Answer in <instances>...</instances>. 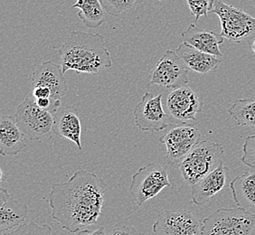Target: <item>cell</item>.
Segmentation results:
<instances>
[{"label": "cell", "mask_w": 255, "mask_h": 235, "mask_svg": "<svg viewBox=\"0 0 255 235\" xmlns=\"http://www.w3.org/2000/svg\"><path fill=\"white\" fill-rule=\"evenodd\" d=\"M228 113L239 126L255 128V99H239L232 103Z\"/></svg>", "instance_id": "7402d4cb"}, {"label": "cell", "mask_w": 255, "mask_h": 235, "mask_svg": "<svg viewBox=\"0 0 255 235\" xmlns=\"http://www.w3.org/2000/svg\"><path fill=\"white\" fill-rule=\"evenodd\" d=\"M176 52L187 67L197 74H205L213 72L222 63L220 57L202 52L186 42L179 44Z\"/></svg>", "instance_id": "ac0fdd59"}, {"label": "cell", "mask_w": 255, "mask_h": 235, "mask_svg": "<svg viewBox=\"0 0 255 235\" xmlns=\"http://www.w3.org/2000/svg\"><path fill=\"white\" fill-rule=\"evenodd\" d=\"M33 97L34 99L40 98H52V92L49 88L44 87V86H34L33 90Z\"/></svg>", "instance_id": "83f0119b"}, {"label": "cell", "mask_w": 255, "mask_h": 235, "mask_svg": "<svg viewBox=\"0 0 255 235\" xmlns=\"http://www.w3.org/2000/svg\"><path fill=\"white\" fill-rule=\"evenodd\" d=\"M187 68L176 51L167 50L151 70L150 84L171 90L183 87L189 82Z\"/></svg>", "instance_id": "ba28073f"}, {"label": "cell", "mask_w": 255, "mask_h": 235, "mask_svg": "<svg viewBox=\"0 0 255 235\" xmlns=\"http://www.w3.org/2000/svg\"><path fill=\"white\" fill-rule=\"evenodd\" d=\"M28 206L16 200L5 188L0 189V232L5 233L25 224Z\"/></svg>", "instance_id": "2e32d148"}, {"label": "cell", "mask_w": 255, "mask_h": 235, "mask_svg": "<svg viewBox=\"0 0 255 235\" xmlns=\"http://www.w3.org/2000/svg\"><path fill=\"white\" fill-rule=\"evenodd\" d=\"M149 2L154 5H161L166 2V0H149Z\"/></svg>", "instance_id": "f546056e"}, {"label": "cell", "mask_w": 255, "mask_h": 235, "mask_svg": "<svg viewBox=\"0 0 255 235\" xmlns=\"http://www.w3.org/2000/svg\"><path fill=\"white\" fill-rule=\"evenodd\" d=\"M229 178V168L224 162L214 171L191 186V200L196 206H203L225 189Z\"/></svg>", "instance_id": "4fadbf2b"}, {"label": "cell", "mask_w": 255, "mask_h": 235, "mask_svg": "<svg viewBox=\"0 0 255 235\" xmlns=\"http://www.w3.org/2000/svg\"><path fill=\"white\" fill-rule=\"evenodd\" d=\"M170 186L167 167L158 163H149L133 175L129 194L137 206H140L156 197L164 188Z\"/></svg>", "instance_id": "8992f818"}, {"label": "cell", "mask_w": 255, "mask_h": 235, "mask_svg": "<svg viewBox=\"0 0 255 235\" xmlns=\"http://www.w3.org/2000/svg\"><path fill=\"white\" fill-rule=\"evenodd\" d=\"M78 235H109V233L105 230L104 227H100L98 229L94 231H80Z\"/></svg>", "instance_id": "f1b7e54d"}, {"label": "cell", "mask_w": 255, "mask_h": 235, "mask_svg": "<svg viewBox=\"0 0 255 235\" xmlns=\"http://www.w3.org/2000/svg\"><path fill=\"white\" fill-rule=\"evenodd\" d=\"M252 49H253L254 53L255 54V39L254 40V42H253V44H252Z\"/></svg>", "instance_id": "4dcf8cb0"}, {"label": "cell", "mask_w": 255, "mask_h": 235, "mask_svg": "<svg viewBox=\"0 0 255 235\" xmlns=\"http://www.w3.org/2000/svg\"><path fill=\"white\" fill-rule=\"evenodd\" d=\"M53 132L58 136L74 142L79 150L82 146V123L79 113L73 106H64L54 113Z\"/></svg>", "instance_id": "9a60e30c"}, {"label": "cell", "mask_w": 255, "mask_h": 235, "mask_svg": "<svg viewBox=\"0 0 255 235\" xmlns=\"http://www.w3.org/2000/svg\"><path fill=\"white\" fill-rule=\"evenodd\" d=\"M32 83L34 86L47 87L52 92L53 99L61 101L67 92V82L60 64L45 61L36 66L33 72Z\"/></svg>", "instance_id": "5bb4252c"}, {"label": "cell", "mask_w": 255, "mask_h": 235, "mask_svg": "<svg viewBox=\"0 0 255 235\" xmlns=\"http://www.w3.org/2000/svg\"><path fill=\"white\" fill-rule=\"evenodd\" d=\"M210 13L216 14L221 24V35L235 43H242L255 34V17L241 8L216 0Z\"/></svg>", "instance_id": "5b68a950"}, {"label": "cell", "mask_w": 255, "mask_h": 235, "mask_svg": "<svg viewBox=\"0 0 255 235\" xmlns=\"http://www.w3.org/2000/svg\"><path fill=\"white\" fill-rule=\"evenodd\" d=\"M202 105L199 93L187 85L172 90L167 98L168 113L182 123L196 120V115L201 111Z\"/></svg>", "instance_id": "7c38bea8"}, {"label": "cell", "mask_w": 255, "mask_h": 235, "mask_svg": "<svg viewBox=\"0 0 255 235\" xmlns=\"http://www.w3.org/2000/svg\"><path fill=\"white\" fill-rule=\"evenodd\" d=\"M201 139V133L197 127L183 123L172 127L159 137V142L167 147V157L171 164H179Z\"/></svg>", "instance_id": "8fae6325"}, {"label": "cell", "mask_w": 255, "mask_h": 235, "mask_svg": "<svg viewBox=\"0 0 255 235\" xmlns=\"http://www.w3.org/2000/svg\"><path fill=\"white\" fill-rule=\"evenodd\" d=\"M230 189L236 206L255 207V172H246L230 183Z\"/></svg>", "instance_id": "ffe728a7"}, {"label": "cell", "mask_w": 255, "mask_h": 235, "mask_svg": "<svg viewBox=\"0 0 255 235\" xmlns=\"http://www.w3.org/2000/svg\"><path fill=\"white\" fill-rule=\"evenodd\" d=\"M15 118L22 131L31 140L45 137L53 131V114L40 109L35 104L33 95L26 97L17 106Z\"/></svg>", "instance_id": "52a82bcc"}, {"label": "cell", "mask_w": 255, "mask_h": 235, "mask_svg": "<svg viewBox=\"0 0 255 235\" xmlns=\"http://www.w3.org/2000/svg\"><path fill=\"white\" fill-rule=\"evenodd\" d=\"M144 0H102L103 6L109 15L117 16L134 6L142 3Z\"/></svg>", "instance_id": "cb8c5ba5"}, {"label": "cell", "mask_w": 255, "mask_h": 235, "mask_svg": "<svg viewBox=\"0 0 255 235\" xmlns=\"http://www.w3.org/2000/svg\"><path fill=\"white\" fill-rule=\"evenodd\" d=\"M25 147V133L16 123L15 117L2 116L0 119V154L15 156Z\"/></svg>", "instance_id": "e0dca14e"}, {"label": "cell", "mask_w": 255, "mask_h": 235, "mask_svg": "<svg viewBox=\"0 0 255 235\" xmlns=\"http://www.w3.org/2000/svg\"><path fill=\"white\" fill-rule=\"evenodd\" d=\"M203 235H255V215L246 208H219L203 220Z\"/></svg>", "instance_id": "277c9868"}, {"label": "cell", "mask_w": 255, "mask_h": 235, "mask_svg": "<svg viewBox=\"0 0 255 235\" xmlns=\"http://www.w3.org/2000/svg\"><path fill=\"white\" fill-rule=\"evenodd\" d=\"M108 185L93 172L81 169L68 181L52 186L49 204L52 217L64 230L79 233L97 223L102 215Z\"/></svg>", "instance_id": "6da1fadb"}, {"label": "cell", "mask_w": 255, "mask_h": 235, "mask_svg": "<svg viewBox=\"0 0 255 235\" xmlns=\"http://www.w3.org/2000/svg\"><path fill=\"white\" fill-rule=\"evenodd\" d=\"M71 7L80 10L78 17L89 29H97L108 21L109 13L102 0H77Z\"/></svg>", "instance_id": "44dd1931"}, {"label": "cell", "mask_w": 255, "mask_h": 235, "mask_svg": "<svg viewBox=\"0 0 255 235\" xmlns=\"http://www.w3.org/2000/svg\"><path fill=\"white\" fill-rule=\"evenodd\" d=\"M2 235H53V229L48 225L40 226L34 221H30Z\"/></svg>", "instance_id": "603a6c76"}, {"label": "cell", "mask_w": 255, "mask_h": 235, "mask_svg": "<svg viewBox=\"0 0 255 235\" xmlns=\"http://www.w3.org/2000/svg\"><path fill=\"white\" fill-rule=\"evenodd\" d=\"M203 223L187 210H163L153 225L154 235H203Z\"/></svg>", "instance_id": "9c48e42d"}, {"label": "cell", "mask_w": 255, "mask_h": 235, "mask_svg": "<svg viewBox=\"0 0 255 235\" xmlns=\"http://www.w3.org/2000/svg\"><path fill=\"white\" fill-rule=\"evenodd\" d=\"M243 164L255 169V134L246 137L243 145Z\"/></svg>", "instance_id": "484cf974"}, {"label": "cell", "mask_w": 255, "mask_h": 235, "mask_svg": "<svg viewBox=\"0 0 255 235\" xmlns=\"http://www.w3.org/2000/svg\"><path fill=\"white\" fill-rule=\"evenodd\" d=\"M216 0H187L188 8L192 15L195 16V22H197L201 16L207 17L208 13L215 5Z\"/></svg>", "instance_id": "d4e9b609"}, {"label": "cell", "mask_w": 255, "mask_h": 235, "mask_svg": "<svg viewBox=\"0 0 255 235\" xmlns=\"http://www.w3.org/2000/svg\"><path fill=\"white\" fill-rule=\"evenodd\" d=\"M183 41L196 49L207 54H213L217 57H224L219 45L224 43L225 38L221 34L214 31L200 29L195 24H191L184 32H182Z\"/></svg>", "instance_id": "d6986e66"}, {"label": "cell", "mask_w": 255, "mask_h": 235, "mask_svg": "<svg viewBox=\"0 0 255 235\" xmlns=\"http://www.w3.org/2000/svg\"><path fill=\"white\" fill-rule=\"evenodd\" d=\"M60 65L64 74H99L113 65L106 42L99 33L73 31L58 50Z\"/></svg>", "instance_id": "7a4b0ae2"}, {"label": "cell", "mask_w": 255, "mask_h": 235, "mask_svg": "<svg viewBox=\"0 0 255 235\" xmlns=\"http://www.w3.org/2000/svg\"><path fill=\"white\" fill-rule=\"evenodd\" d=\"M225 150L221 144L202 140L179 163V171L188 185L193 186L223 163Z\"/></svg>", "instance_id": "3957f363"}, {"label": "cell", "mask_w": 255, "mask_h": 235, "mask_svg": "<svg viewBox=\"0 0 255 235\" xmlns=\"http://www.w3.org/2000/svg\"><path fill=\"white\" fill-rule=\"evenodd\" d=\"M109 235H145L142 233L136 230L133 226H126L123 224H118L113 226L109 232Z\"/></svg>", "instance_id": "4316f807"}, {"label": "cell", "mask_w": 255, "mask_h": 235, "mask_svg": "<svg viewBox=\"0 0 255 235\" xmlns=\"http://www.w3.org/2000/svg\"><path fill=\"white\" fill-rule=\"evenodd\" d=\"M135 124L141 131H162L172 123L162 103V94L153 96L144 93L141 101L133 111Z\"/></svg>", "instance_id": "30bf717a"}]
</instances>
